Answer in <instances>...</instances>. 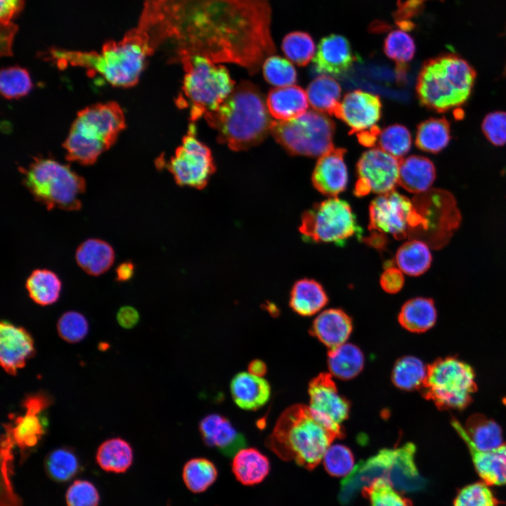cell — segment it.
<instances>
[{
  "instance_id": "cell-1",
  "label": "cell",
  "mask_w": 506,
  "mask_h": 506,
  "mask_svg": "<svg viewBox=\"0 0 506 506\" xmlns=\"http://www.w3.org/2000/svg\"><path fill=\"white\" fill-rule=\"evenodd\" d=\"M269 0H143L137 28L155 51L233 63L256 73L275 52Z\"/></svg>"
},
{
  "instance_id": "cell-2",
  "label": "cell",
  "mask_w": 506,
  "mask_h": 506,
  "mask_svg": "<svg viewBox=\"0 0 506 506\" xmlns=\"http://www.w3.org/2000/svg\"><path fill=\"white\" fill-rule=\"evenodd\" d=\"M154 52L148 36L135 27L120 41H107L100 53L51 48L47 57L59 67H82L89 75L100 74L113 86L129 88L137 84L148 57Z\"/></svg>"
},
{
  "instance_id": "cell-3",
  "label": "cell",
  "mask_w": 506,
  "mask_h": 506,
  "mask_svg": "<svg viewBox=\"0 0 506 506\" xmlns=\"http://www.w3.org/2000/svg\"><path fill=\"white\" fill-rule=\"evenodd\" d=\"M270 115L257 86L242 81L215 110L204 117L217 131L220 143L239 151L258 145L270 134L273 122Z\"/></svg>"
},
{
  "instance_id": "cell-4",
  "label": "cell",
  "mask_w": 506,
  "mask_h": 506,
  "mask_svg": "<svg viewBox=\"0 0 506 506\" xmlns=\"http://www.w3.org/2000/svg\"><path fill=\"white\" fill-rule=\"evenodd\" d=\"M337 438L340 437L317 419L309 406L296 404L281 413L265 443L283 460L311 469Z\"/></svg>"
},
{
  "instance_id": "cell-5",
  "label": "cell",
  "mask_w": 506,
  "mask_h": 506,
  "mask_svg": "<svg viewBox=\"0 0 506 506\" xmlns=\"http://www.w3.org/2000/svg\"><path fill=\"white\" fill-rule=\"evenodd\" d=\"M475 78L474 68L465 60L444 54L423 64L417 80V95L423 106L446 112L465 103Z\"/></svg>"
},
{
  "instance_id": "cell-6",
  "label": "cell",
  "mask_w": 506,
  "mask_h": 506,
  "mask_svg": "<svg viewBox=\"0 0 506 506\" xmlns=\"http://www.w3.org/2000/svg\"><path fill=\"white\" fill-rule=\"evenodd\" d=\"M122 109L115 102L97 103L79 111L63 143L66 158L83 165L93 164L125 128Z\"/></svg>"
},
{
  "instance_id": "cell-7",
  "label": "cell",
  "mask_w": 506,
  "mask_h": 506,
  "mask_svg": "<svg viewBox=\"0 0 506 506\" xmlns=\"http://www.w3.org/2000/svg\"><path fill=\"white\" fill-rule=\"evenodd\" d=\"M185 75L176 105L187 109L192 122L215 110L235 87L227 69L209 58L197 55L181 57Z\"/></svg>"
},
{
  "instance_id": "cell-8",
  "label": "cell",
  "mask_w": 506,
  "mask_h": 506,
  "mask_svg": "<svg viewBox=\"0 0 506 506\" xmlns=\"http://www.w3.org/2000/svg\"><path fill=\"white\" fill-rule=\"evenodd\" d=\"M19 170L23 185L48 210L82 208L80 195L85 192L86 181L68 165L51 158L34 157L27 167Z\"/></svg>"
},
{
  "instance_id": "cell-9",
  "label": "cell",
  "mask_w": 506,
  "mask_h": 506,
  "mask_svg": "<svg viewBox=\"0 0 506 506\" xmlns=\"http://www.w3.org/2000/svg\"><path fill=\"white\" fill-rule=\"evenodd\" d=\"M422 396L440 410H462L472 401L477 389L470 365L456 356L438 358L427 367Z\"/></svg>"
},
{
  "instance_id": "cell-10",
  "label": "cell",
  "mask_w": 506,
  "mask_h": 506,
  "mask_svg": "<svg viewBox=\"0 0 506 506\" xmlns=\"http://www.w3.org/2000/svg\"><path fill=\"white\" fill-rule=\"evenodd\" d=\"M335 122L326 114L310 110L287 121H273L270 134L289 153L318 157L333 147Z\"/></svg>"
},
{
  "instance_id": "cell-11",
  "label": "cell",
  "mask_w": 506,
  "mask_h": 506,
  "mask_svg": "<svg viewBox=\"0 0 506 506\" xmlns=\"http://www.w3.org/2000/svg\"><path fill=\"white\" fill-rule=\"evenodd\" d=\"M413 200L422 220L417 240L434 249L446 246L461 222L454 196L447 190L429 189L416 194Z\"/></svg>"
},
{
  "instance_id": "cell-12",
  "label": "cell",
  "mask_w": 506,
  "mask_h": 506,
  "mask_svg": "<svg viewBox=\"0 0 506 506\" xmlns=\"http://www.w3.org/2000/svg\"><path fill=\"white\" fill-rule=\"evenodd\" d=\"M299 229L309 240L336 244H342L360 231L350 205L336 197L306 211Z\"/></svg>"
},
{
  "instance_id": "cell-13",
  "label": "cell",
  "mask_w": 506,
  "mask_h": 506,
  "mask_svg": "<svg viewBox=\"0 0 506 506\" xmlns=\"http://www.w3.org/2000/svg\"><path fill=\"white\" fill-rule=\"evenodd\" d=\"M157 166L167 168L179 185L197 189L206 186L216 169L210 150L195 137V127L193 124L174 156L167 162L158 160Z\"/></svg>"
},
{
  "instance_id": "cell-14",
  "label": "cell",
  "mask_w": 506,
  "mask_h": 506,
  "mask_svg": "<svg viewBox=\"0 0 506 506\" xmlns=\"http://www.w3.org/2000/svg\"><path fill=\"white\" fill-rule=\"evenodd\" d=\"M399 162L379 148L363 153L356 164L354 194L362 197L370 192L382 195L394 190L398 184Z\"/></svg>"
},
{
  "instance_id": "cell-15",
  "label": "cell",
  "mask_w": 506,
  "mask_h": 506,
  "mask_svg": "<svg viewBox=\"0 0 506 506\" xmlns=\"http://www.w3.org/2000/svg\"><path fill=\"white\" fill-rule=\"evenodd\" d=\"M309 408L313 415L340 438L342 426L349 417V401L342 396L329 373H320L309 384Z\"/></svg>"
},
{
  "instance_id": "cell-16",
  "label": "cell",
  "mask_w": 506,
  "mask_h": 506,
  "mask_svg": "<svg viewBox=\"0 0 506 506\" xmlns=\"http://www.w3.org/2000/svg\"><path fill=\"white\" fill-rule=\"evenodd\" d=\"M382 113V103L378 96L361 90L347 93L337 107L335 116L350 128V134L379 132L376 125Z\"/></svg>"
},
{
  "instance_id": "cell-17",
  "label": "cell",
  "mask_w": 506,
  "mask_h": 506,
  "mask_svg": "<svg viewBox=\"0 0 506 506\" xmlns=\"http://www.w3.org/2000/svg\"><path fill=\"white\" fill-rule=\"evenodd\" d=\"M50 404L51 398L45 394L30 395L23 401L25 413L5 425V433L22 452L37 446L44 434L45 420L41 414Z\"/></svg>"
},
{
  "instance_id": "cell-18",
  "label": "cell",
  "mask_w": 506,
  "mask_h": 506,
  "mask_svg": "<svg viewBox=\"0 0 506 506\" xmlns=\"http://www.w3.org/2000/svg\"><path fill=\"white\" fill-rule=\"evenodd\" d=\"M398 448L379 450L376 455L361 461L342 481L340 500L349 502L359 489L378 478L389 479L397 457Z\"/></svg>"
},
{
  "instance_id": "cell-19",
  "label": "cell",
  "mask_w": 506,
  "mask_h": 506,
  "mask_svg": "<svg viewBox=\"0 0 506 506\" xmlns=\"http://www.w3.org/2000/svg\"><path fill=\"white\" fill-rule=\"evenodd\" d=\"M35 354L32 335L23 327L8 320L0 325V363L3 369L11 375H15L27 360Z\"/></svg>"
},
{
  "instance_id": "cell-20",
  "label": "cell",
  "mask_w": 506,
  "mask_h": 506,
  "mask_svg": "<svg viewBox=\"0 0 506 506\" xmlns=\"http://www.w3.org/2000/svg\"><path fill=\"white\" fill-rule=\"evenodd\" d=\"M356 60L346 38L339 34H330L320 41L313 62L317 73L339 77L351 69Z\"/></svg>"
},
{
  "instance_id": "cell-21",
  "label": "cell",
  "mask_w": 506,
  "mask_h": 506,
  "mask_svg": "<svg viewBox=\"0 0 506 506\" xmlns=\"http://www.w3.org/2000/svg\"><path fill=\"white\" fill-rule=\"evenodd\" d=\"M345 153V149L333 146L317 161L311 179L315 188L322 194L334 197L345 190L348 181Z\"/></svg>"
},
{
  "instance_id": "cell-22",
  "label": "cell",
  "mask_w": 506,
  "mask_h": 506,
  "mask_svg": "<svg viewBox=\"0 0 506 506\" xmlns=\"http://www.w3.org/2000/svg\"><path fill=\"white\" fill-rule=\"evenodd\" d=\"M451 425L468 447L474 467L482 481L488 486L506 485V443L491 450H479L456 419H452Z\"/></svg>"
},
{
  "instance_id": "cell-23",
  "label": "cell",
  "mask_w": 506,
  "mask_h": 506,
  "mask_svg": "<svg viewBox=\"0 0 506 506\" xmlns=\"http://www.w3.org/2000/svg\"><path fill=\"white\" fill-rule=\"evenodd\" d=\"M199 432L204 443L226 456L233 457L245 447L246 440L225 416L212 413L199 423Z\"/></svg>"
},
{
  "instance_id": "cell-24",
  "label": "cell",
  "mask_w": 506,
  "mask_h": 506,
  "mask_svg": "<svg viewBox=\"0 0 506 506\" xmlns=\"http://www.w3.org/2000/svg\"><path fill=\"white\" fill-rule=\"evenodd\" d=\"M231 397L234 403L245 410H256L264 406L270 399L271 388L264 377L240 372L230 384Z\"/></svg>"
},
{
  "instance_id": "cell-25",
  "label": "cell",
  "mask_w": 506,
  "mask_h": 506,
  "mask_svg": "<svg viewBox=\"0 0 506 506\" xmlns=\"http://www.w3.org/2000/svg\"><path fill=\"white\" fill-rule=\"evenodd\" d=\"M353 329L351 318L342 310L330 309L314 320L310 332L330 349L346 343Z\"/></svg>"
},
{
  "instance_id": "cell-26",
  "label": "cell",
  "mask_w": 506,
  "mask_h": 506,
  "mask_svg": "<svg viewBox=\"0 0 506 506\" xmlns=\"http://www.w3.org/2000/svg\"><path fill=\"white\" fill-rule=\"evenodd\" d=\"M266 105L270 115L280 121L295 119L306 112V92L296 85L277 87L269 91Z\"/></svg>"
},
{
  "instance_id": "cell-27",
  "label": "cell",
  "mask_w": 506,
  "mask_h": 506,
  "mask_svg": "<svg viewBox=\"0 0 506 506\" xmlns=\"http://www.w3.org/2000/svg\"><path fill=\"white\" fill-rule=\"evenodd\" d=\"M435 178V167L428 158L411 155L400 159L398 184L407 191L416 194L426 192Z\"/></svg>"
},
{
  "instance_id": "cell-28",
  "label": "cell",
  "mask_w": 506,
  "mask_h": 506,
  "mask_svg": "<svg viewBox=\"0 0 506 506\" xmlns=\"http://www.w3.org/2000/svg\"><path fill=\"white\" fill-rule=\"evenodd\" d=\"M115 253L106 241L89 238L82 242L75 252L78 266L87 274L98 276L108 271L113 264Z\"/></svg>"
},
{
  "instance_id": "cell-29",
  "label": "cell",
  "mask_w": 506,
  "mask_h": 506,
  "mask_svg": "<svg viewBox=\"0 0 506 506\" xmlns=\"http://www.w3.org/2000/svg\"><path fill=\"white\" fill-rule=\"evenodd\" d=\"M268 458L255 448H243L233 456L232 472L243 485L254 486L262 482L270 472Z\"/></svg>"
},
{
  "instance_id": "cell-30",
  "label": "cell",
  "mask_w": 506,
  "mask_h": 506,
  "mask_svg": "<svg viewBox=\"0 0 506 506\" xmlns=\"http://www.w3.org/2000/svg\"><path fill=\"white\" fill-rule=\"evenodd\" d=\"M437 313L432 299L417 297L406 301L398 314V322L412 332H424L436 321Z\"/></svg>"
},
{
  "instance_id": "cell-31",
  "label": "cell",
  "mask_w": 506,
  "mask_h": 506,
  "mask_svg": "<svg viewBox=\"0 0 506 506\" xmlns=\"http://www.w3.org/2000/svg\"><path fill=\"white\" fill-rule=\"evenodd\" d=\"M327 297L321 285L311 279L299 280L292 287L290 306L297 314L309 316L322 309Z\"/></svg>"
},
{
  "instance_id": "cell-32",
  "label": "cell",
  "mask_w": 506,
  "mask_h": 506,
  "mask_svg": "<svg viewBox=\"0 0 506 506\" xmlns=\"http://www.w3.org/2000/svg\"><path fill=\"white\" fill-rule=\"evenodd\" d=\"M364 355L361 350L351 343H344L330 349L327 354V365L330 374L341 379L356 377L364 366Z\"/></svg>"
},
{
  "instance_id": "cell-33",
  "label": "cell",
  "mask_w": 506,
  "mask_h": 506,
  "mask_svg": "<svg viewBox=\"0 0 506 506\" xmlns=\"http://www.w3.org/2000/svg\"><path fill=\"white\" fill-rule=\"evenodd\" d=\"M25 288L30 298L37 304L46 306L56 303L62 290L58 275L46 268L32 271L25 282Z\"/></svg>"
},
{
  "instance_id": "cell-34",
  "label": "cell",
  "mask_w": 506,
  "mask_h": 506,
  "mask_svg": "<svg viewBox=\"0 0 506 506\" xmlns=\"http://www.w3.org/2000/svg\"><path fill=\"white\" fill-rule=\"evenodd\" d=\"M341 87L332 77L321 74L308 86L306 95L313 110L334 115L339 105Z\"/></svg>"
},
{
  "instance_id": "cell-35",
  "label": "cell",
  "mask_w": 506,
  "mask_h": 506,
  "mask_svg": "<svg viewBox=\"0 0 506 506\" xmlns=\"http://www.w3.org/2000/svg\"><path fill=\"white\" fill-rule=\"evenodd\" d=\"M98 465L105 471L115 473L126 472L133 462L131 445L121 438H112L103 442L96 455Z\"/></svg>"
},
{
  "instance_id": "cell-36",
  "label": "cell",
  "mask_w": 506,
  "mask_h": 506,
  "mask_svg": "<svg viewBox=\"0 0 506 506\" xmlns=\"http://www.w3.org/2000/svg\"><path fill=\"white\" fill-rule=\"evenodd\" d=\"M429 246L420 240H409L398 249L396 261L404 273L418 276L426 272L432 263Z\"/></svg>"
},
{
  "instance_id": "cell-37",
  "label": "cell",
  "mask_w": 506,
  "mask_h": 506,
  "mask_svg": "<svg viewBox=\"0 0 506 506\" xmlns=\"http://www.w3.org/2000/svg\"><path fill=\"white\" fill-rule=\"evenodd\" d=\"M465 429L470 441L479 450H491L502 444L500 427L483 415H471L467 419Z\"/></svg>"
},
{
  "instance_id": "cell-38",
  "label": "cell",
  "mask_w": 506,
  "mask_h": 506,
  "mask_svg": "<svg viewBox=\"0 0 506 506\" xmlns=\"http://www.w3.org/2000/svg\"><path fill=\"white\" fill-rule=\"evenodd\" d=\"M450 140L449 122L444 118H431L417 126L415 144L423 151L439 153L448 145Z\"/></svg>"
},
{
  "instance_id": "cell-39",
  "label": "cell",
  "mask_w": 506,
  "mask_h": 506,
  "mask_svg": "<svg viewBox=\"0 0 506 506\" xmlns=\"http://www.w3.org/2000/svg\"><path fill=\"white\" fill-rule=\"evenodd\" d=\"M383 48L387 56L396 63L398 77L403 79L415 52L413 39L406 30H394L386 37Z\"/></svg>"
},
{
  "instance_id": "cell-40",
  "label": "cell",
  "mask_w": 506,
  "mask_h": 506,
  "mask_svg": "<svg viewBox=\"0 0 506 506\" xmlns=\"http://www.w3.org/2000/svg\"><path fill=\"white\" fill-rule=\"evenodd\" d=\"M426 374L427 367L420 359L413 356H406L395 363L391 379L397 388L412 391L421 389Z\"/></svg>"
},
{
  "instance_id": "cell-41",
  "label": "cell",
  "mask_w": 506,
  "mask_h": 506,
  "mask_svg": "<svg viewBox=\"0 0 506 506\" xmlns=\"http://www.w3.org/2000/svg\"><path fill=\"white\" fill-rule=\"evenodd\" d=\"M218 472L214 464L205 458H195L186 462L182 471L185 485L191 492L205 491L216 481Z\"/></svg>"
},
{
  "instance_id": "cell-42",
  "label": "cell",
  "mask_w": 506,
  "mask_h": 506,
  "mask_svg": "<svg viewBox=\"0 0 506 506\" xmlns=\"http://www.w3.org/2000/svg\"><path fill=\"white\" fill-rule=\"evenodd\" d=\"M44 467L50 479L57 482H65L78 473L80 465L78 457L72 450L59 448L46 455Z\"/></svg>"
},
{
  "instance_id": "cell-43",
  "label": "cell",
  "mask_w": 506,
  "mask_h": 506,
  "mask_svg": "<svg viewBox=\"0 0 506 506\" xmlns=\"http://www.w3.org/2000/svg\"><path fill=\"white\" fill-rule=\"evenodd\" d=\"M361 491L369 506H413L411 501L385 478L374 480Z\"/></svg>"
},
{
  "instance_id": "cell-44",
  "label": "cell",
  "mask_w": 506,
  "mask_h": 506,
  "mask_svg": "<svg viewBox=\"0 0 506 506\" xmlns=\"http://www.w3.org/2000/svg\"><path fill=\"white\" fill-rule=\"evenodd\" d=\"M282 50L292 63L299 66H305L313 58L316 46L309 34L294 31L283 38Z\"/></svg>"
},
{
  "instance_id": "cell-45",
  "label": "cell",
  "mask_w": 506,
  "mask_h": 506,
  "mask_svg": "<svg viewBox=\"0 0 506 506\" xmlns=\"http://www.w3.org/2000/svg\"><path fill=\"white\" fill-rule=\"evenodd\" d=\"M32 88V82L27 70L19 66L3 68L0 74V91L7 99L26 96Z\"/></svg>"
},
{
  "instance_id": "cell-46",
  "label": "cell",
  "mask_w": 506,
  "mask_h": 506,
  "mask_svg": "<svg viewBox=\"0 0 506 506\" xmlns=\"http://www.w3.org/2000/svg\"><path fill=\"white\" fill-rule=\"evenodd\" d=\"M377 140V148L398 159L411 148V134L406 126L401 124L384 128L378 135Z\"/></svg>"
},
{
  "instance_id": "cell-47",
  "label": "cell",
  "mask_w": 506,
  "mask_h": 506,
  "mask_svg": "<svg viewBox=\"0 0 506 506\" xmlns=\"http://www.w3.org/2000/svg\"><path fill=\"white\" fill-rule=\"evenodd\" d=\"M322 461L327 472L335 477H346L355 467L351 450L342 444H331Z\"/></svg>"
},
{
  "instance_id": "cell-48",
  "label": "cell",
  "mask_w": 506,
  "mask_h": 506,
  "mask_svg": "<svg viewBox=\"0 0 506 506\" xmlns=\"http://www.w3.org/2000/svg\"><path fill=\"white\" fill-rule=\"evenodd\" d=\"M265 79L277 87L293 85L297 81V72L292 63L278 56H270L263 63Z\"/></svg>"
},
{
  "instance_id": "cell-49",
  "label": "cell",
  "mask_w": 506,
  "mask_h": 506,
  "mask_svg": "<svg viewBox=\"0 0 506 506\" xmlns=\"http://www.w3.org/2000/svg\"><path fill=\"white\" fill-rule=\"evenodd\" d=\"M56 328L60 338L68 343H77L86 336L89 323L79 312L68 311L58 318Z\"/></svg>"
},
{
  "instance_id": "cell-50",
  "label": "cell",
  "mask_w": 506,
  "mask_h": 506,
  "mask_svg": "<svg viewBox=\"0 0 506 506\" xmlns=\"http://www.w3.org/2000/svg\"><path fill=\"white\" fill-rule=\"evenodd\" d=\"M498 500L484 481L469 484L461 488L453 506H498Z\"/></svg>"
},
{
  "instance_id": "cell-51",
  "label": "cell",
  "mask_w": 506,
  "mask_h": 506,
  "mask_svg": "<svg viewBox=\"0 0 506 506\" xmlns=\"http://www.w3.org/2000/svg\"><path fill=\"white\" fill-rule=\"evenodd\" d=\"M67 506H98V492L94 485L86 480H76L68 488L66 495Z\"/></svg>"
},
{
  "instance_id": "cell-52",
  "label": "cell",
  "mask_w": 506,
  "mask_h": 506,
  "mask_svg": "<svg viewBox=\"0 0 506 506\" xmlns=\"http://www.w3.org/2000/svg\"><path fill=\"white\" fill-rule=\"evenodd\" d=\"M481 129L486 138L494 145L506 144V112H493L484 119Z\"/></svg>"
},
{
  "instance_id": "cell-53",
  "label": "cell",
  "mask_w": 506,
  "mask_h": 506,
  "mask_svg": "<svg viewBox=\"0 0 506 506\" xmlns=\"http://www.w3.org/2000/svg\"><path fill=\"white\" fill-rule=\"evenodd\" d=\"M404 284L403 272L397 268L389 266L382 273L380 278V285L382 289L388 293L399 292Z\"/></svg>"
},
{
  "instance_id": "cell-54",
  "label": "cell",
  "mask_w": 506,
  "mask_h": 506,
  "mask_svg": "<svg viewBox=\"0 0 506 506\" xmlns=\"http://www.w3.org/2000/svg\"><path fill=\"white\" fill-rule=\"evenodd\" d=\"M116 317L118 324L125 329L135 327L140 320L138 311L130 306L121 307L118 310Z\"/></svg>"
},
{
  "instance_id": "cell-55",
  "label": "cell",
  "mask_w": 506,
  "mask_h": 506,
  "mask_svg": "<svg viewBox=\"0 0 506 506\" xmlns=\"http://www.w3.org/2000/svg\"><path fill=\"white\" fill-rule=\"evenodd\" d=\"M23 0H0V22L8 24L13 17L21 11Z\"/></svg>"
},
{
  "instance_id": "cell-56",
  "label": "cell",
  "mask_w": 506,
  "mask_h": 506,
  "mask_svg": "<svg viewBox=\"0 0 506 506\" xmlns=\"http://www.w3.org/2000/svg\"><path fill=\"white\" fill-rule=\"evenodd\" d=\"M17 26L12 23H1V55L9 56L11 55L12 41L17 31Z\"/></svg>"
},
{
  "instance_id": "cell-57",
  "label": "cell",
  "mask_w": 506,
  "mask_h": 506,
  "mask_svg": "<svg viewBox=\"0 0 506 506\" xmlns=\"http://www.w3.org/2000/svg\"><path fill=\"white\" fill-rule=\"evenodd\" d=\"M134 271L135 266L131 261H124L119 264L115 269V280L119 283L129 281L134 276Z\"/></svg>"
},
{
  "instance_id": "cell-58",
  "label": "cell",
  "mask_w": 506,
  "mask_h": 506,
  "mask_svg": "<svg viewBox=\"0 0 506 506\" xmlns=\"http://www.w3.org/2000/svg\"><path fill=\"white\" fill-rule=\"evenodd\" d=\"M247 372L258 377H264L267 372L266 364L260 359L252 360L247 366Z\"/></svg>"
},
{
  "instance_id": "cell-59",
  "label": "cell",
  "mask_w": 506,
  "mask_h": 506,
  "mask_svg": "<svg viewBox=\"0 0 506 506\" xmlns=\"http://www.w3.org/2000/svg\"><path fill=\"white\" fill-rule=\"evenodd\" d=\"M506 69V68H505Z\"/></svg>"
}]
</instances>
